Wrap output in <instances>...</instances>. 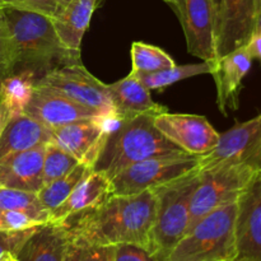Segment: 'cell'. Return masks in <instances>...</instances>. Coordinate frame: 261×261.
Listing matches in <instances>:
<instances>
[{
	"label": "cell",
	"mask_w": 261,
	"mask_h": 261,
	"mask_svg": "<svg viewBox=\"0 0 261 261\" xmlns=\"http://www.w3.org/2000/svg\"><path fill=\"white\" fill-rule=\"evenodd\" d=\"M38 76L30 69H17L0 82V98L10 117L25 112L37 84Z\"/></svg>",
	"instance_id": "obj_23"
},
{
	"label": "cell",
	"mask_w": 261,
	"mask_h": 261,
	"mask_svg": "<svg viewBox=\"0 0 261 261\" xmlns=\"http://www.w3.org/2000/svg\"><path fill=\"white\" fill-rule=\"evenodd\" d=\"M257 0H221L217 25V56L246 45L256 32Z\"/></svg>",
	"instance_id": "obj_12"
},
{
	"label": "cell",
	"mask_w": 261,
	"mask_h": 261,
	"mask_svg": "<svg viewBox=\"0 0 261 261\" xmlns=\"http://www.w3.org/2000/svg\"><path fill=\"white\" fill-rule=\"evenodd\" d=\"M24 114L32 116L51 130L71 122L99 116V114L93 110L76 103L50 87L40 84H36L32 98Z\"/></svg>",
	"instance_id": "obj_14"
},
{
	"label": "cell",
	"mask_w": 261,
	"mask_h": 261,
	"mask_svg": "<svg viewBox=\"0 0 261 261\" xmlns=\"http://www.w3.org/2000/svg\"><path fill=\"white\" fill-rule=\"evenodd\" d=\"M257 13H259V17L261 14V0H257Z\"/></svg>",
	"instance_id": "obj_42"
},
{
	"label": "cell",
	"mask_w": 261,
	"mask_h": 261,
	"mask_svg": "<svg viewBox=\"0 0 261 261\" xmlns=\"http://www.w3.org/2000/svg\"><path fill=\"white\" fill-rule=\"evenodd\" d=\"M78 165L79 162L73 155L61 149L55 143H46L42 167L43 185L56 180V178L63 177Z\"/></svg>",
	"instance_id": "obj_28"
},
{
	"label": "cell",
	"mask_w": 261,
	"mask_h": 261,
	"mask_svg": "<svg viewBox=\"0 0 261 261\" xmlns=\"http://www.w3.org/2000/svg\"><path fill=\"white\" fill-rule=\"evenodd\" d=\"M154 125L170 142L194 157L208 154L219 139V133L205 116L200 115L166 111L155 115Z\"/></svg>",
	"instance_id": "obj_10"
},
{
	"label": "cell",
	"mask_w": 261,
	"mask_h": 261,
	"mask_svg": "<svg viewBox=\"0 0 261 261\" xmlns=\"http://www.w3.org/2000/svg\"><path fill=\"white\" fill-rule=\"evenodd\" d=\"M199 167V158L184 153L140 161L111 178L112 195H134L162 186Z\"/></svg>",
	"instance_id": "obj_7"
},
{
	"label": "cell",
	"mask_w": 261,
	"mask_h": 261,
	"mask_svg": "<svg viewBox=\"0 0 261 261\" xmlns=\"http://www.w3.org/2000/svg\"><path fill=\"white\" fill-rule=\"evenodd\" d=\"M154 114H143L124 119L106 135L92 171L114 178L125 168L153 157L184 154L154 125Z\"/></svg>",
	"instance_id": "obj_3"
},
{
	"label": "cell",
	"mask_w": 261,
	"mask_h": 261,
	"mask_svg": "<svg viewBox=\"0 0 261 261\" xmlns=\"http://www.w3.org/2000/svg\"><path fill=\"white\" fill-rule=\"evenodd\" d=\"M17 70V54L14 42L0 10V82Z\"/></svg>",
	"instance_id": "obj_30"
},
{
	"label": "cell",
	"mask_w": 261,
	"mask_h": 261,
	"mask_svg": "<svg viewBox=\"0 0 261 261\" xmlns=\"http://www.w3.org/2000/svg\"><path fill=\"white\" fill-rule=\"evenodd\" d=\"M36 228L37 227L17 232L0 231V257L7 254V252H10L13 255L17 254L20 247H22V245L27 241L28 237L35 232Z\"/></svg>",
	"instance_id": "obj_33"
},
{
	"label": "cell",
	"mask_w": 261,
	"mask_h": 261,
	"mask_svg": "<svg viewBox=\"0 0 261 261\" xmlns=\"http://www.w3.org/2000/svg\"><path fill=\"white\" fill-rule=\"evenodd\" d=\"M0 10L14 42L17 69H30L40 79L59 66L82 63L81 51L61 42L50 17L9 8Z\"/></svg>",
	"instance_id": "obj_2"
},
{
	"label": "cell",
	"mask_w": 261,
	"mask_h": 261,
	"mask_svg": "<svg viewBox=\"0 0 261 261\" xmlns=\"http://www.w3.org/2000/svg\"><path fill=\"white\" fill-rule=\"evenodd\" d=\"M257 173L244 165H219L200 170V181L191 199L188 231L216 209L239 200Z\"/></svg>",
	"instance_id": "obj_6"
},
{
	"label": "cell",
	"mask_w": 261,
	"mask_h": 261,
	"mask_svg": "<svg viewBox=\"0 0 261 261\" xmlns=\"http://www.w3.org/2000/svg\"><path fill=\"white\" fill-rule=\"evenodd\" d=\"M212 3H213V5H214V9H216V12H217V18H218V12H219V3H221V0H212ZM217 25H218V23H217Z\"/></svg>",
	"instance_id": "obj_39"
},
{
	"label": "cell",
	"mask_w": 261,
	"mask_h": 261,
	"mask_svg": "<svg viewBox=\"0 0 261 261\" xmlns=\"http://www.w3.org/2000/svg\"><path fill=\"white\" fill-rule=\"evenodd\" d=\"M107 89L116 114L124 119L143 114L158 115L168 110L163 105L153 101L149 89L145 88L133 73L115 83L107 84Z\"/></svg>",
	"instance_id": "obj_18"
},
{
	"label": "cell",
	"mask_w": 261,
	"mask_h": 261,
	"mask_svg": "<svg viewBox=\"0 0 261 261\" xmlns=\"http://www.w3.org/2000/svg\"><path fill=\"white\" fill-rule=\"evenodd\" d=\"M234 261H261V172L237 200Z\"/></svg>",
	"instance_id": "obj_13"
},
{
	"label": "cell",
	"mask_w": 261,
	"mask_h": 261,
	"mask_svg": "<svg viewBox=\"0 0 261 261\" xmlns=\"http://www.w3.org/2000/svg\"><path fill=\"white\" fill-rule=\"evenodd\" d=\"M98 0H71L60 14L53 18V24L61 42L73 51H81L82 40L89 27Z\"/></svg>",
	"instance_id": "obj_22"
},
{
	"label": "cell",
	"mask_w": 261,
	"mask_h": 261,
	"mask_svg": "<svg viewBox=\"0 0 261 261\" xmlns=\"http://www.w3.org/2000/svg\"><path fill=\"white\" fill-rule=\"evenodd\" d=\"M252 60L245 45L221 56L214 64L212 75L217 87V103L224 116L228 115V111L239 110L242 82L251 69Z\"/></svg>",
	"instance_id": "obj_15"
},
{
	"label": "cell",
	"mask_w": 261,
	"mask_h": 261,
	"mask_svg": "<svg viewBox=\"0 0 261 261\" xmlns=\"http://www.w3.org/2000/svg\"><path fill=\"white\" fill-rule=\"evenodd\" d=\"M23 211L32 214L42 223L50 222V213L43 208L37 193L0 188V212Z\"/></svg>",
	"instance_id": "obj_27"
},
{
	"label": "cell",
	"mask_w": 261,
	"mask_h": 261,
	"mask_svg": "<svg viewBox=\"0 0 261 261\" xmlns=\"http://www.w3.org/2000/svg\"><path fill=\"white\" fill-rule=\"evenodd\" d=\"M155 217L152 190L134 195H110L99 205L64 219L69 240L86 245H137L148 250Z\"/></svg>",
	"instance_id": "obj_1"
},
{
	"label": "cell",
	"mask_w": 261,
	"mask_h": 261,
	"mask_svg": "<svg viewBox=\"0 0 261 261\" xmlns=\"http://www.w3.org/2000/svg\"><path fill=\"white\" fill-rule=\"evenodd\" d=\"M37 84L50 87L99 115L116 114L107 84L92 75L82 63L53 69L41 76Z\"/></svg>",
	"instance_id": "obj_8"
},
{
	"label": "cell",
	"mask_w": 261,
	"mask_h": 261,
	"mask_svg": "<svg viewBox=\"0 0 261 261\" xmlns=\"http://www.w3.org/2000/svg\"><path fill=\"white\" fill-rule=\"evenodd\" d=\"M18 9L40 13L51 19L60 14L63 7L56 0H0V9Z\"/></svg>",
	"instance_id": "obj_31"
},
{
	"label": "cell",
	"mask_w": 261,
	"mask_h": 261,
	"mask_svg": "<svg viewBox=\"0 0 261 261\" xmlns=\"http://www.w3.org/2000/svg\"><path fill=\"white\" fill-rule=\"evenodd\" d=\"M200 181V168L153 189L155 217L148 251L157 261H166L176 245L186 234L190 222V204Z\"/></svg>",
	"instance_id": "obj_4"
},
{
	"label": "cell",
	"mask_w": 261,
	"mask_h": 261,
	"mask_svg": "<svg viewBox=\"0 0 261 261\" xmlns=\"http://www.w3.org/2000/svg\"><path fill=\"white\" fill-rule=\"evenodd\" d=\"M115 247L110 245L74 244L69 240L65 261H115Z\"/></svg>",
	"instance_id": "obj_29"
},
{
	"label": "cell",
	"mask_w": 261,
	"mask_h": 261,
	"mask_svg": "<svg viewBox=\"0 0 261 261\" xmlns=\"http://www.w3.org/2000/svg\"><path fill=\"white\" fill-rule=\"evenodd\" d=\"M69 234L60 223L37 227L15 254L18 261H65Z\"/></svg>",
	"instance_id": "obj_19"
},
{
	"label": "cell",
	"mask_w": 261,
	"mask_h": 261,
	"mask_svg": "<svg viewBox=\"0 0 261 261\" xmlns=\"http://www.w3.org/2000/svg\"><path fill=\"white\" fill-rule=\"evenodd\" d=\"M45 145L14 153L0 160V188L38 193L43 186Z\"/></svg>",
	"instance_id": "obj_17"
},
{
	"label": "cell",
	"mask_w": 261,
	"mask_h": 261,
	"mask_svg": "<svg viewBox=\"0 0 261 261\" xmlns=\"http://www.w3.org/2000/svg\"><path fill=\"white\" fill-rule=\"evenodd\" d=\"M56 2H58L59 3V4H60L61 5V7H65V5H68L69 4V3H70L71 2V0H56Z\"/></svg>",
	"instance_id": "obj_40"
},
{
	"label": "cell",
	"mask_w": 261,
	"mask_h": 261,
	"mask_svg": "<svg viewBox=\"0 0 261 261\" xmlns=\"http://www.w3.org/2000/svg\"><path fill=\"white\" fill-rule=\"evenodd\" d=\"M9 120H10L9 112H8L7 107L4 106L2 98H0V135H2L3 130H4L5 126H7V124Z\"/></svg>",
	"instance_id": "obj_36"
},
{
	"label": "cell",
	"mask_w": 261,
	"mask_h": 261,
	"mask_svg": "<svg viewBox=\"0 0 261 261\" xmlns=\"http://www.w3.org/2000/svg\"><path fill=\"white\" fill-rule=\"evenodd\" d=\"M42 222L32 214L23 211L0 212V231L17 232L42 226Z\"/></svg>",
	"instance_id": "obj_32"
},
{
	"label": "cell",
	"mask_w": 261,
	"mask_h": 261,
	"mask_svg": "<svg viewBox=\"0 0 261 261\" xmlns=\"http://www.w3.org/2000/svg\"><path fill=\"white\" fill-rule=\"evenodd\" d=\"M163 2L167 3L168 5H171V7H172L173 10H176L178 7H180V4L182 0H163Z\"/></svg>",
	"instance_id": "obj_37"
},
{
	"label": "cell",
	"mask_w": 261,
	"mask_h": 261,
	"mask_svg": "<svg viewBox=\"0 0 261 261\" xmlns=\"http://www.w3.org/2000/svg\"><path fill=\"white\" fill-rule=\"evenodd\" d=\"M0 261H18V260L17 257H15V255L10 254V252H7V254H4L2 257H0Z\"/></svg>",
	"instance_id": "obj_38"
},
{
	"label": "cell",
	"mask_w": 261,
	"mask_h": 261,
	"mask_svg": "<svg viewBox=\"0 0 261 261\" xmlns=\"http://www.w3.org/2000/svg\"><path fill=\"white\" fill-rule=\"evenodd\" d=\"M246 48L252 59H256L261 64V33L255 32L246 43Z\"/></svg>",
	"instance_id": "obj_35"
},
{
	"label": "cell",
	"mask_w": 261,
	"mask_h": 261,
	"mask_svg": "<svg viewBox=\"0 0 261 261\" xmlns=\"http://www.w3.org/2000/svg\"><path fill=\"white\" fill-rule=\"evenodd\" d=\"M175 12L185 33L189 54L216 63L218 18L212 0H182Z\"/></svg>",
	"instance_id": "obj_11"
},
{
	"label": "cell",
	"mask_w": 261,
	"mask_h": 261,
	"mask_svg": "<svg viewBox=\"0 0 261 261\" xmlns=\"http://www.w3.org/2000/svg\"><path fill=\"white\" fill-rule=\"evenodd\" d=\"M51 142L73 155L79 163L92 167L106 138L101 115L51 130Z\"/></svg>",
	"instance_id": "obj_16"
},
{
	"label": "cell",
	"mask_w": 261,
	"mask_h": 261,
	"mask_svg": "<svg viewBox=\"0 0 261 261\" xmlns=\"http://www.w3.org/2000/svg\"><path fill=\"white\" fill-rule=\"evenodd\" d=\"M51 129L27 114L10 117L0 135V160L51 142Z\"/></svg>",
	"instance_id": "obj_20"
},
{
	"label": "cell",
	"mask_w": 261,
	"mask_h": 261,
	"mask_svg": "<svg viewBox=\"0 0 261 261\" xmlns=\"http://www.w3.org/2000/svg\"><path fill=\"white\" fill-rule=\"evenodd\" d=\"M91 172L92 167L79 163L75 168H73L65 176L43 185L37 193V196L43 208L50 214L53 213L59 205H61L66 200V198L70 195L71 191L76 188V185L82 180H84Z\"/></svg>",
	"instance_id": "obj_24"
},
{
	"label": "cell",
	"mask_w": 261,
	"mask_h": 261,
	"mask_svg": "<svg viewBox=\"0 0 261 261\" xmlns=\"http://www.w3.org/2000/svg\"><path fill=\"white\" fill-rule=\"evenodd\" d=\"M115 261H157L144 247L137 245H117L115 247Z\"/></svg>",
	"instance_id": "obj_34"
},
{
	"label": "cell",
	"mask_w": 261,
	"mask_h": 261,
	"mask_svg": "<svg viewBox=\"0 0 261 261\" xmlns=\"http://www.w3.org/2000/svg\"><path fill=\"white\" fill-rule=\"evenodd\" d=\"M199 158V168L219 165H244L261 172V112L219 134L217 145Z\"/></svg>",
	"instance_id": "obj_9"
},
{
	"label": "cell",
	"mask_w": 261,
	"mask_h": 261,
	"mask_svg": "<svg viewBox=\"0 0 261 261\" xmlns=\"http://www.w3.org/2000/svg\"><path fill=\"white\" fill-rule=\"evenodd\" d=\"M133 68L130 73H155L175 66V60L162 48L145 42H134L130 48Z\"/></svg>",
	"instance_id": "obj_26"
},
{
	"label": "cell",
	"mask_w": 261,
	"mask_h": 261,
	"mask_svg": "<svg viewBox=\"0 0 261 261\" xmlns=\"http://www.w3.org/2000/svg\"><path fill=\"white\" fill-rule=\"evenodd\" d=\"M237 201L201 218L178 241L166 261H234Z\"/></svg>",
	"instance_id": "obj_5"
},
{
	"label": "cell",
	"mask_w": 261,
	"mask_h": 261,
	"mask_svg": "<svg viewBox=\"0 0 261 261\" xmlns=\"http://www.w3.org/2000/svg\"><path fill=\"white\" fill-rule=\"evenodd\" d=\"M216 63L201 61L198 64H185V65H175L165 70L155 71V73L134 74L139 79L140 83L149 91H163L167 87L184 81V79L193 78L201 74H212Z\"/></svg>",
	"instance_id": "obj_25"
},
{
	"label": "cell",
	"mask_w": 261,
	"mask_h": 261,
	"mask_svg": "<svg viewBox=\"0 0 261 261\" xmlns=\"http://www.w3.org/2000/svg\"><path fill=\"white\" fill-rule=\"evenodd\" d=\"M256 32H260V33H261V14H260V17H259V20H257Z\"/></svg>",
	"instance_id": "obj_41"
},
{
	"label": "cell",
	"mask_w": 261,
	"mask_h": 261,
	"mask_svg": "<svg viewBox=\"0 0 261 261\" xmlns=\"http://www.w3.org/2000/svg\"><path fill=\"white\" fill-rule=\"evenodd\" d=\"M110 195H112L111 180L102 173L92 171L76 185L66 200L50 214L48 223H61L73 214L99 205Z\"/></svg>",
	"instance_id": "obj_21"
}]
</instances>
